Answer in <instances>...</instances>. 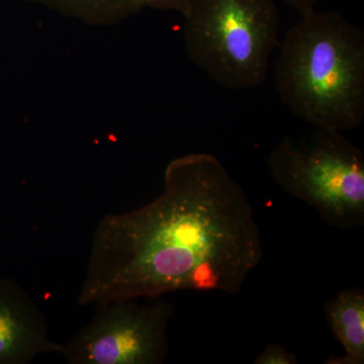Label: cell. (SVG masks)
Returning a JSON list of instances; mask_svg holds the SVG:
<instances>
[{
    "mask_svg": "<svg viewBox=\"0 0 364 364\" xmlns=\"http://www.w3.org/2000/svg\"><path fill=\"white\" fill-rule=\"evenodd\" d=\"M262 257L259 227L243 188L219 158L191 153L168 163L154 200L100 220L78 304L181 291L234 296Z\"/></svg>",
    "mask_w": 364,
    "mask_h": 364,
    "instance_id": "cell-1",
    "label": "cell"
},
{
    "mask_svg": "<svg viewBox=\"0 0 364 364\" xmlns=\"http://www.w3.org/2000/svg\"><path fill=\"white\" fill-rule=\"evenodd\" d=\"M274 67L282 104L314 129L343 133L364 119V33L338 11L301 16Z\"/></svg>",
    "mask_w": 364,
    "mask_h": 364,
    "instance_id": "cell-2",
    "label": "cell"
},
{
    "mask_svg": "<svg viewBox=\"0 0 364 364\" xmlns=\"http://www.w3.org/2000/svg\"><path fill=\"white\" fill-rule=\"evenodd\" d=\"M183 18L189 59L214 82L235 90L264 82L279 45L275 0H191Z\"/></svg>",
    "mask_w": 364,
    "mask_h": 364,
    "instance_id": "cell-3",
    "label": "cell"
},
{
    "mask_svg": "<svg viewBox=\"0 0 364 364\" xmlns=\"http://www.w3.org/2000/svg\"><path fill=\"white\" fill-rule=\"evenodd\" d=\"M268 168L287 195L317 210L332 227L364 225V155L343 133L315 129L286 136L272 150Z\"/></svg>",
    "mask_w": 364,
    "mask_h": 364,
    "instance_id": "cell-4",
    "label": "cell"
},
{
    "mask_svg": "<svg viewBox=\"0 0 364 364\" xmlns=\"http://www.w3.org/2000/svg\"><path fill=\"white\" fill-rule=\"evenodd\" d=\"M174 306L163 296L119 299L100 306L92 320L63 344L69 364H160L168 353Z\"/></svg>",
    "mask_w": 364,
    "mask_h": 364,
    "instance_id": "cell-5",
    "label": "cell"
},
{
    "mask_svg": "<svg viewBox=\"0 0 364 364\" xmlns=\"http://www.w3.org/2000/svg\"><path fill=\"white\" fill-rule=\"evenodd\" d=\"M63 344L50 337L44 313L26 289L0 279V364H28L42 354L59 353Z\"/></svg>",
    "mask_w": 364,
    "mask_h": 364,
    "instance_id": "cell-6",
    "label": "cell"
},
{
    "mask_svg": "<svg viewBox=\"0 0 364 364\" xmlns=\"http://www.w3.org/2000/svg\"><path fill=\"white\" fill-rule=\"evenodd\" d=\"M325 315L335 338L343 346L342 356H330L326 364L364 363V291L341 289L325 304Z\"/></svg>",
    "mask_w": 364,
    "mask_h": 364,
    "instance_id": "cell-7",
    "label": "cell"
},
{
    "mask_svg": "<svg viewBox=\"0 0 364 364\" xmlns=\"http://www.w3.org/2000/svg\"><path fill=\"white\" fill-rule=\"evenodd\" d=\"M88 25H114L133 16L128 0H28Z\"/></svg>",
    "mask_w": 364,
    "mask_h": 364,
    "instance_id": "cell-8",
    "label": "cell"
},
{
    "mask_svg": "<svg viewBox=\"0 0 364 364\" xmlns=\"http://www.w3.org/2000/svg\"><path fill=\"white\" fill-rule=\"evenodd\" d=\"M191 0H128L132 11L135 14L144 9L171 11L182 14L188 11Z\"/></svg>",
    "mask_w": 364,
    "mask_h": 364,
    "instance_id": "cell-9",
    "label": "cell"
},
{
    "mask_svg": "<svg viewBox=\"0 0 364 364\" xmlns=\"http://www.w3.org/2000/svg\"><path fill=\"white\" fill-rule=\"evenodd\" d=\"M255 364H298L293 352L287 351L282 345L269 344L254 360Z\"/></svg>",
    "mask_w": 364,
    "mask_h": 364,
    "instance_id": "cell-10",
    "label": "cell"
},
{
    "mask_svg": "<svg viewBox=\"0 0 364 364\" xmlns=\"http://www.w3.org/2000/svg\"><path fill=\"white\" fill-rule=\"evenodd\" d=\"M282 1L298 11L301 16H305L315 11L316 4H318V0H282Z\"/></svg>",
    "mask_w": 364,
    "mask_h": 364,
    "instance_id": "cell-11",
    "label": "cell"
}]
</instances>
